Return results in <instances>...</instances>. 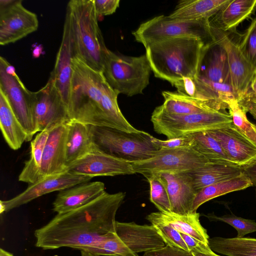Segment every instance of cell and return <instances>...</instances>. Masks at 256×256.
<instances>
[{
	"label": "cell",
	"mask_w": 256,
	"mask_h": 256,
	"mask_svg": "<svg viewBox=\"0 0 256 256\" xmlns=\"http://www.w3.org/2000/svg\"><path fill=\"white\" fill-rule=\"evenodd\" d=\"M226 104L232 124L240 132L256 145V125L248 120L246 112L240 106L237 100H231Z\"/></svg>",
	"instance_id": "36"
},
{
	"label": "cell",
	"mask_w": 256,
	"mask_h": 256,
	"mask_svg": "<svg viewBox=\"0 0 256 256\" xmlns=\"http://www.w3.org/2000/svg\"><path fill=\"white\" fill-rule=\"evenodd\" d=\"M152 142L160 148H190L192 138L190 135L176 138L167 140H160L152 137Z\"/></svg>",
	"instance_id": "41"
},
{
	"label": "cell",
	"mask_w": 256,
	"mask_h": 256,
	"mask_svg": "<svg viewBox=\"0 0 256 256\" xmlns=\"http://www.w3.org/2000/svg\"><path fill=\"white\" fill-rule=\"evenodd\" d=\"M0 126L6 142L12 149L17 150L24 142H26V132L14 114L6 94L0 88Z\"/></svg>",
	"instance_id": "27"
},
{
	"label": "cell",
	"mask_w": 256,
	"mask_h": 256,
	"mask_svg": "<svg viewBox=\"0 0 256 256\" xmlns=\"http://www.w3.org/2000/svg\"><path fill=\"white\" fill-rule=\"evenodd\" d=\"M152 225H168L180 232L186 234L208 245L210 238L207 230L200 222V214L193 212L180 214L174 212H152L146 217Z\"/></svg>",
	"instance_id": "23"
},
{
	"label": "cell",
	"mask_w": 256,
	"mask_h": 256,
	"mask_svg": "<svg viewBox=\"0 0 256 256\" xmlns=\"http://www.w3.org/2000/svg\"><path fill=\"white\" fill-rule=\"evenodd\" d=\"M126 193L104 194L73 210L57 214L34 232L36 246L43 250L63 247L82 250L116 232V215Z\"/></svg>",
	"instance_id": "1"
},
{
	"label": "cell",
	"mask_w": 256,
	"mask_h": 256,
	"mask_svg": "<svg viewBox=\"0 0 256 256\" xmlns=\"http://www.w3.org/2000/svg\"><path fill=\"white\" fill-rule=\"evenodd\" d=\"M251 186L252 184L250 179L244 172L232 178L206 186L198 192L193 202L192 212H196L202 204L215 198Z\"/></svg>",
	"instance_id": "30"
},
{
	"label": "cell",
	"mask_w": 256,
	"mask_h": 256,
	"mask_svg": "<svg viewBox=\"0 0 256 256\" xmlns=\"http://www.w3.org/2000/svg\"><path fill=\"white\" fill-rule=\"evenodd\" d=\"M92 177L65 172L50 176L30 184L24 192L6 200H0L2 214L26 204L46 194L61 191L76 185L90 182Z\"/></svg>",
	"instance_id": "14"
},
{
	"label": "cell",
	"mask_w": 256,
	"mask_h": 256,
	"mask_svg": "<svg viewBox=\"0 0 256 256\" xmlns=\"http://www.w3.org/2000/svg\"><path fill=\"white\" fill-rule=\"evenodd\" d=\"M154 175L166 188L172 212L180 214L193 213L192 204L197 192L188 172H164Z\"/></svg>",
	"instance_id": "16"
},
{
	"label": "cell",
	"mask_w": 256,
	"mask_h": 256,
	"mask_svg": "<svg viewBox=\"0 0 256 256\" xmlns=\"http://www.w3.org/2000/svg\"><path fill=\"white\" fill-rule=\"evenodd\" d=\"M150 120L154 130L166 136L168 139L212 130L232 123V116L226 112L176 115L166 113L160 106L153 111Z\"/></svg>",
	"instance_id": "7"
},
{
	"label": "cell",
	"mask_w": 256,
	"mask_h": 256,
	"mask_svg": "<svg viewBox=\"0 0 256 256\" xmlns=\"http://www.w3.org/2000/svg\"><path fill=\"white\" fill-rule=\"evenodd\" d=\"M153 226L166 245L190 252L178 231L168 225Z\"/></svg>",
	"instance_id": "40"
},
{
	"label": "cell",
	"mask_w": 256,
	"mask_h": 256,
	"mask_svg": "<svg viewBox=\"0 0 256 256\" xmlns=\"http://www.w3.org/2000/svg\"><path fill=\"white\" fill-rule=\"evenodd\" d=\"M210 26L212 40L222 46L226 52L232 88L238 101L248 92L256 70L242 54L238 42L228 32Z\"/></svg>",
	"instance_id": "13"
},
{
	"label": "cell",
	"mask_w": 256,
	"mask_h": 256,
	"mask_svg": "<svg viewBox=\"0 0 256 256\" xmlns=\"http://www.w3.org/2000/svg\"><path fill=\"white\" fill-rule=\"evenodd\" d=\"M256 10V0H231L209 20V24L228 32L235 28Z\"/></svg>",
	"instance_id": "24"
},
{
	"label": "cell",
	"mask_w": 256,
	"mask_h": 256,
	"mask_svg": "<svg viewBox=\"0 0 256 256\" xmlns=\"http://www.w3.org/2000/svg\"><path fill=\"white\" fill-rule=\"evenodd\" d=\"M0 256H14L12 254L1 248L0 249Z\"/></svg>",
	"instance_id": "50"
},
{
	"label": "cell",
	"mask_w": 256,
	"mask_h": 256,
	"mask_svg": "<svg viewBox=\"0 0 256 256\" xmlns=\"http://www.w3.org/2000/svg\"><path fill=\"white\" fill-rule=\"evenodd\" d=\"M208 246L214 252L227 256H256V238H210Z\"/></svg>",
	"instance_id": "33"
},
{
	"label": "cell",
	"mask_w": 256,
	"mask_h": 256,
	"mask_svg": "<svg viewBox=\"0 0 256 256\" xmlns=\"http://www.w3.org/2000/svg\"><path fill=\"white\" fill-rule=\"evenodd\" d=\"M243 172L250 179L252 186L255 188L256 198V159L250 163L242 166Z\"/></svg>",
	"instance_id": "46"
},
{
	"label": "cell",
	"mask_w": 256,
	"mask_h": 256,
	"mask_svg": "<svg viewBox=\"0 0 256 256\" xmlns=\"http://www.w3.org/2000/svg\"><path fill=\"white\" fill-rule=\"evenodd\" d=\"M251 90V92L256 96V71L254 74L252 80L250 82V90Z\"/></svg>",
	"instance_id": "47"
},
{
	"label": "cell",
	"mask_w": 256,
	"mask_h": 256,
	"mask_svg": "<svg viewBox=\"0 0 256 256\" xmlns=\"http://www.w3.org/2000/svg\"><path fill=\"white\" fill-rule=\"evenodd\" d=\"M216 256H220L218 255V254H216Z\"/></svg>",
	"instance_id": "51"
},
{
	"label": "cell",
	"mask_w": 256,
	"mask_h": 256,
	"mask_svg": "<svg viewBox=\"0 0 256 256\" xmlns=\"http://www.w3.org/2000/svg\"><path fill=\"white\" fill-rule=\"evenodd\" d=\"M66 12L70 18L74 58L102 72L108 49L98 24L94 0H71L67 4Z\"/></svg>",
	"instance_id": "4"
},
{
	"label": "cell",
	"mask_w": 256,
	"mask_h": 256,
	"mask_svg": "<svg viewBox=\"0 0 256 256\" xmlns=\"http://www.w3.org/2000/svg\"><path fill=\"white\" fill-rule=\"evenodd\" d=\"M116 232L134 253L147 252L166 246L152 224L140 225L134 222H116Z\"/></svg>",
	"instance_id": "19"
},
{
	"label": "cell",
	"mask_w": 256,
	"mask_h": 256,
	"mask_svg": "<svg viewBox=\"0 0 256 256\" xmlns=\"http://www.w3.org/2000/svg\"><path fill=\"white\" fill-rule=\"evenodd\" d=\"M66 172L92 178L135 174L131 163L106 154L94 146L90 152L70 165Z\"/></svg>",
	"instance_id": "15"
},
{
	"label": "cell",
	"mask_w": 256,
	"mask_h": 256,
	"mask_svg": "<svg viewBox=\"0 0 256 256\" xmlns=\"http://www.w3.org/2000/svg\"><path fill=\"white\" fill-rule=\"evenodd\" d=\"M143 256H194L189 251L166 245L164 247L144 252Z\"/></svg>",
	"instance_id": "42"
},
{
	"label": "cell",
	"mask_w": 256,
	"mask_h": 256,
	"mask_svg": "<svg viewBox=\"0 0 256 256\" xmlns=\"http://www.w3.org/2000/svg\"><path fill=\"white\" fill-rule=\"evenodd\" d=\"M49 130L40 132L30 142L29 159L18 176V180L30 184L41 179L40 168L44 148L48 138Z\"/></svg>",
	"instance_id": "32"
},
{
	"label": "cell",
	"mask_w": 256,
	"mask_h": 256,
	"mask_svg": "<svg viewBox=\"0 0 256 256\" xmlns=\"http://www.w3.org/2000/svg\"><path fill=\"white\" fill-rule=\"evenodd\" d=\"M208 132L218 141L235 164L242 167L256 159V145L240 132L232 123Z\"/></svg>",
	"instance_id": "18"
},
{
	"label": "cell",
	"mask_w": 256,
	"mask_h": 256,
	"mask_svg": "<svg viewBox=\"0 0 256 256\" xmlns=\"http://www.w3.org/2000/svg\"><path fill=\"white\" fill-rule=\"evenodd\" d=\"M150 184V198L160 212H170L171 206L168 192L164 186L156 176L146 178Z\"/></svg>",
	"instance_id": "37"
},
{
	"label": "cell",
	"mask_w": 256,
	"mask_h": 256,
	"mask_svg": "<svg viewBox=\"0 0 256 256\" xmlns=\"http://www.w3.org/2000/svg\"><path fill=\"white\" fill-rule=\"evenodd\" d=\"M81 256H100V255L95 254L85 250H80Z\"/></svg>",
	"instance_id": "49"
},
{
	"label": "cell",
	"mask_w": 256,
	"mask_h": 256,
	"mask_svg": "<svg viewBox=\"0 0 256 256\" xmlns=\"http://www.w3.org/2000/svg\"><path fill=\"white\" fill-rule=\"evenodd\" d=\"M67 126L66 155V168L90 152L94 147L90 125L75 120H70L67 123Z\"/></svg>",
	"instance_id": "26"
},
{
	"label": "cell",
	"mask_w": 256,
	"mask_h": 256,
	"mask_svg": "<svg viewBox=\"0 0 256 256\" xmlns=\"http://www.w3.org/2000/svg\"><path fill=\"white\" fill-rule=\"evenodd\" d=\"M172 86L184 95L201 101L216 111L226 112L228 106L222 102L211 88L198 77L184 78Z\"/></svg>",
	"instance_id": "29"
},
{
	"label": "cell",
	"mask_w": 256,
	"mask_h": 256,
	"mask_svg": "<svg viewBox=\"0 0 256 256\" xmlns=\"http://www.w3.org/2000/svg\"><path fill=\"white\" fill-rule=\"evenodd\" d=\"M194 256H216V254L212 251L210 253H201L199 252H192Z\"/></svg>",
	"instance_id": "48"
},
{
	"label": "cell",
	"mask_w": 256,
	"mask_h": 256,
	"mask_svg": "<svg viewBox=\"0 0 256 256\" xmlns=\"http://www.w3.org/2000/svg\"><path fill=\"white\" fill-rule=\"evenodd\" d=\"M207 44L196 37L173 38L149 44L146 54L155 76L172 85L184 78L198 77Z\"/></svg>",
	"instance_id": "3"
},
{
	"label": "cell",
	"mask_w": 256,
	"mask_h": 256,
	"mask_svg": "<svg viewBox=\"0 0 256 256\" xmlns=\"http://www.w3.org/2000/svg\"><path fill=\"white\" fill-rule=\"evenodd\" d=\"M81 250H85L100 256H138L132 252L120 239L116 232L112 233L108 237L98 242L86 246Z\"/></svg>",
	"instance_id": "35"
},
{
	"label": "cell",
	"mask_w": 256,
	"mask_h": 256,
	"mask_svg": "<svg viewBox=\"0 0 256 256\" xmlns=\"http://www.w3.org/2000/svg\"><path fill=\"white\" fill-rule=\"evenodd\" d=\"M36 14L25 8L22 0H0V44L20 40L36 31Z\"/></svg>",
	"instance_id": "12"
},
{
	"label": "cell",
	"mask_w": 256,
	"mask_h": 256,
	"mask_svg": "<svg viewBox=\"0 0 256 256\" xmlns=\"http://www.w3.org/2000/svg\"><path fill=\"white\" fill-rule=\"evenodd\" d=\"M30 100L38 132L50 130L71 120L68 106L50 76L44 86L30 92Z\"/></svg>",
	"instance_id": "11"
},
{
	"label": "cell",
	"mask_w": 256,
	"mask_h": 256,
	"mask_svg": "<svg viewBox=\"0 0 256 256\" xmlns=\"http://www.w3.org/2000/svg\"><path fill=\"white\" fill-rule=\"evenodd\" d=\"M135 40L144 45L176 38H199L206 43L212 40L209 21L182 20L160 15L146 21L132 32Z\"/></svg>",
	"instance_id": "8"
},
{
	"label": "cell",
	"mask_w": 256,
	"mask_h": 256,
	"mask_svg": "<svg viewBox=\"0 0 256 256\" xmlns=\"http://www.w3.org/2000/svg\"><path fill=\"white\" fill-rule=\"evenodd\" d=\"M98 16L110 15L116 11L120 6V0H94Z\"/></svg>",
	"instance_id": "43"
},
{
	"label": "cell",
	"mask_w": 256,
	"mask_h": 256,
	"mask_svg": "<svg viewBox=\"0 0 256 256\" xmlns=\"http://www.w3.org/2000/svg\"><path fill=\"white\" fill-rule=\"evenodd\" d=\"M90 130L96 148L130 163L150 158L160 150L152 142L153 136L142 130L129 132L110 127L90 125Z\"/></svg>",
	"instance_id": "5"
},
{
	"label": "cell",
	"mask_w": 256,
	"mask_h": 256,
	"mask_svg": "<svg viewBox=\"0 0 256 256\" xmlns=\"http://www.w3.org/2000/svg\"><path fill=\"white\" fill-rule=\"evenodd\" d=\"M231 0H182L168 16L182 20H209Z\"/></svg>",
	"instance_id": "25"
},
{
	"label": "cell",
	"mask_w": 256,
	"mask_h": 256,
	"mask_svg": "<svg viewBox=\"0 0 256 256\" xmlns=\"http://www.w3.org/2000/svg\"><path fill=\"white\" fill-rule=\"evenodd\" d=\"M74 56L72 46L70 22L66 14L62 42L59 48L54 69L50 76L68 108L72 74V60Z\"/></svg>",
	"instance_id": "17"
},
{
	"label": "cell",
	"mask_w": 256,
	"mask_h": 256,
	"mask_svg": "<svg viewBox=\"0 0 256 256\" xmlns=\"http://www.w3.org/2000/svg\"><path fill=\"white\" fill-rule=\"evenodd\" d=\"M67 134V123L59 125L49 130L43 153L40 180L66 172Z\"/></svg>",
	"instance_id": "20"
},
{
	"label": "cell",
	"mask_w": 256,
	"mask_h": 256,
	"mask_svg": "<svg viewBox=\"0 0 256 256\" xmlns=\"http://www.w3.org/2000/svg\"><path fill=\"white\" fill-rule=\"evenodd\" d=\"M0 88L27 134L26 142L38 132L32 113L30 92L16 74L14 68L6 60L0 57Z\"/></svg>",
	"instance_id": "10"
},
{
	"label": "cell",
	"mask_w": 256,
	"mask_h": 256,
	"mask_svg": "<svg viewBox=\"0 0 256 256\" xmlns=\"http://www.w3.org/2000/svg\"><path fill=\"white\" fill-rule=\"evenodd\" d=\"M198 77L214 84L232 86L226 52L214 40L206 45Z\"/></svg>",
	"instance_id": "21"
},
{
	"label": "cell",
	"mask_w": 256,
	"mask_h": 256,
	"mask_svg": "<svg viewBox=\"0 0 256 256\" xmlns=\"http://www.w3.org/2000/svg\"><path fill=\"white\" fill-rule=\"evenodd\" d=\"M206 216L210 220L224 222L232 226L237 230L236 238H243L248 234L256 232V222L254 220L244 218L232 214L222 216H216L211 214Z\"/></svg>",
	"instance_id": "39"
},
{
	"label": "cell",
	"mask_w": 256,
	"mask_h": 256,
	"mask_svg": "<svg viewBox=\"0 0 256 256\" xmlns=\"http://www.w3.org/2000/svg\"><path fill=\"white\" fill-rule=\"evenodd\" d=\"M118 94L109 85L102 72L74 58L68 104L71 120L129 132H139L140 130L130 124L120 111Z\"/></svg>",
	"instance_id": "2"
},
{
	"label": "cell",
	"mask_w": 256,
	"mask_h": 256,
	"mask_svg": "<svg viewBox=\"0 0 256 256\" xmlns=\"http://www.w3.org/2000/svg\"><path fill=\"white\" fill-rule=\"evenodd\" d=\"M164 102L160 106L166 113L186 115L208 112H216L206 104L178 92L163 91Z\"/></svg>",
	"instance_id": "31"
},
{
	"label": "cell",
	"mask_w": 256,
	"mask_h": 256,
	"mask_svg": "<svg viewBox=\"0 0 256 256\" xmlns=\"http://www.w3.org/2000/svg\"><path fill=\"white\" fill-rule=\"evenodd\" d=\"M238 102L244 110L250 112L256 120V96L250 90Z\"/></svg>",
	"instance_id": "45"
},
{
	"label": "cell",
	"mask_w": 256,
	"mask_h": 256,
	"mask_svg": "<svg viewBox=\"0 0 256 256\" xmlns=\"http://www.w3.org/2000/svg\"><path fill=\"white\" fill-rule=\"evenodd\" d=\"M242 54L256 70V18L238 42Z\"/></svg>",
	"instance_id": "38"
},
{
	"label": "cell",
	"mask_w": 256,
	"mask_h": 256,
	"mask_svg": "<svg viewBox=\"0 0 256 256\" xmlns=\"http://www.w3.org/2000/svg\"><path fill=\"white\" fill-rule=\"evenodd\" d=\"M210 162L190 148H161L152 158L131 163L145 178L164 172H189Z\"/></svg>",
	"instance_id": "9"
},
{
	"label": "cell",
	"mask_w": 256,
	"mask_h": 256,
	"mask_svg": "<svg viewBox=\"0 0 256 256\" xmlns=\"http://www.w3.org/2000/svg\"><path fill=\"white\" fill-rule=\"evenodd\" d=\"M151 66L146 54H118L108 50L102 73L109 85L128 96L142 94L150 83Z\"/></svg>",
	"instance_id": "6"
},
{
	"label": "cell",
	"mask_w": 256,
	"mask_h": 256,
	"mask_svg": "<svg viewBox=\"0 0 256 256\" xmlns=\"http://www.w3.org/2000/svg\"><path fill=\"white\" fill-rule=\"evenodd\" d=\"M188 172L192 177L194 188L198 193L206 186L240 175L243 170L238 166L209 162Z\"/></svg>",
	"instance_id": "28"
},
{
	"label": "cell",
	"mask_w": 256,
	"mask_h": 256,
	"mask_svg": "<svg viewBox=\"0 0 256 256\" xmlns=\"http://www.w3.org/2000/svg\"><path fill=\"white\" fill-rule=\"evenodd\" d=\"M101 182H86L61 190L53 202V210L66 212L82 206L96 198L106 191Z\"/></svg>",
	"instance_id": "22"
},
{
	"label": "cell",
	"mask_w": 256,
	"mask_h": 256,
	"mask_svg": "<svg viewBox=\"0 0 256 256\" xmlns=\"http://www.w3.org/2000/svg\"><path fill=\"white\" fill-rule=\"evenodd\" d=\"M180 234L190 252L210 253L212 251L208 245H206L186 234L182 232Z\"/></svg>",
	"instance_id": "44"
},
{
	"label": "cell",
	"mask_w": 256,
	"mask_h": 256,
	"mask_svg": "<svg viewBox=\"0 0 256 256\" xmlns=\"http://www.w3.org/2000/svg\"><path fill=\"white\" fill-rule=\"evenodd\" d=\"M190 136L192 138L191 148L210 162L237 166L231 161L218 141L208 132Z\"/></svg>",
	"instance_id": "34"
}]
</instances>
